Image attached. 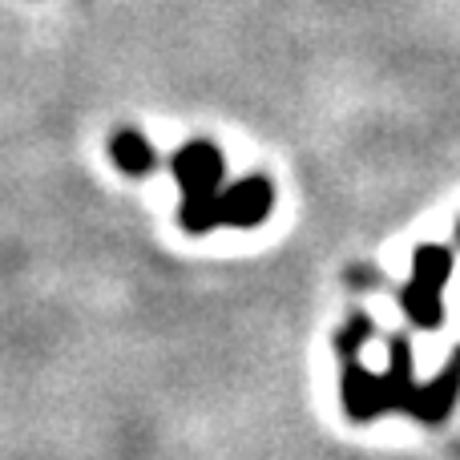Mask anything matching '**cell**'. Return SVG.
<instances>
[{
    "mask_svg": "<svg viewBox=\"0 0 460 460\" xmlns=\"http://www.w3.org/2000/svg\"><path fill=\"white\" fill-rule=\"evenodd\" d=\"M113 154H118V162L126 170H146V162H150V154H146V146L137 134H121L118 142H113Z\"/></svg>",
    "mask_w": 460,
    "mask_h": 460,
    "instance_id": "obj_1",
    "label": "cell"
}]
</instances>
